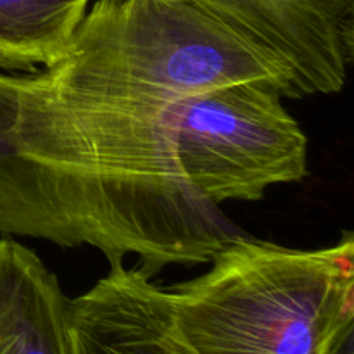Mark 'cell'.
I'll return each mask as SVG.
<instances>
[{
    "mask_svg": "<svg viewBox=\"0 0 354 354\" xmlns=\"http://www.w3.org/2000/svg\"><path fill=\"white\" fill-rule=\"evenodd\" d=\"M201 277L169 289L196 354H325L354 322V235L292 249L237 235Z\"/></svg>",
    "mask_w": 354,
    "mask_h": 354,
    "instance_id": "cell-2",
    "label": "cell"
},
{
    "mask_svg": "<svg viewBox=\"0 0 354 354\" xmlns=\"http://www.w3.org/2000/svg\"><path fill=\"white\" fill-rule=\"evenodd\" d=\"M90 0H0V69L31 73L64 55Z\"/></svg>",
    "mask_w": 354,
    "mask_h": 354,
    "instance_id": "cell-7",
    "label": "cell"
},
{
    "mask_svg": "<svg viewBox=\"0 0 354 354\" xmlns=\"http://www.w3.org/2000/svg\"><path fill=\"white\" fill-rule=\"evenodd\" d=\"M273 80L265 59L176 0H97L64 55L0 73V235L137 256L149 279L203 265L242 232L183 176L180 99Z\"/></svg>",
    "mask_w": 354,
    "mask_h": 354,
    "instance_id": "cell-1",
    "label": "cell"
},
{
    "mask_svg": "<svg viewBox=\"0 0 354 354\" xmlns=\"http://www.w3.org/2000/svg\"><path fill=\"white\" fill-rule=\"evenodd\" d=\"M265 59L286 99L334 95L354 61V0H176Z\"/></svg>",
    "mask_w": 354,
    "mask_h": 354,
    "instance_id": "cell-4",
    "label": "cell"
},
{
    "mask_svg": "<svg viewBox=\"0 0 354 354\" xmlns=\"http://www.w3.org/2000/svg\"><path fill=\"white\" fill-rule=\"evenodd\" d=\"M69 297L33 249L0 239V354H69Z\"/></svg>",
    "mask_w": 354,
    "mask_h": 354,
    "instance_id": "cell-6",
    "label": "cell"
},
{
    "mask_svg": "<svg viewBox=\"0 0 354 354\" xmlns=\"http://www.w3.org/2000/svg\"><path fill=\"white\" fill-rule=\"evenodd\" d=\"M68 342L69 354H196L176 325L169 290L124 265L69 299Z\"/></svg>",
    "mask_w": 354,
    "mask_h": 354,
    "instance_id": "cell-5",
    "label": "cell"
},
{
    "mask_svg": "<svg viewBox=\"0 0 354 354\" xmlns=\"http://www.w3.org/2000/svg\"><path fill=\"white\" fill-rule=\"evenodd\" d=\"M325 354H354V322L346 325L334 341L328 346Z\"/></svg>",
    "mask_w": 354,
    "mask_h": 354,
    "instance_id": "cell-8",
    "label": "cell"
},
{
    "mask_svg": "<svg viewBox=\"0 0 354 354\" xmlns=\"http://www.w3.org/2000/svg\"><path fill=\"white\" fill-rule=\"evenodd\" d=\"M173 138L183 176L214 206L261 201L270 187L308 176V137L273 80H241L183 97Z\"/></svg>",
    "mask_w": 354,
    "mask_h": 354,
    "instance_id": "cell-3",
    "label": "cell"
}]
</instances>
